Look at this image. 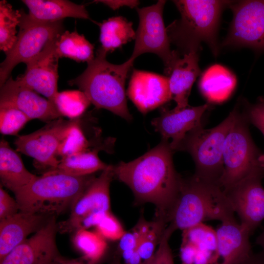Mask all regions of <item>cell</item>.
I'll list each match as a JSON object with an SVG mask.
<instances>
[{"instance_id":"cell-1","label":"cell","mask_w":264,"mask_h":264,"mask_svg":"<svg viewBox=\"0 0 264 264\" xmlns=\"http://www.w3.org/2000/svg\"><path fill=\"white\" fill-rule=\"evenodd\" d=\"M173 152L169 141L162 140L139 157L112 165L113 177L130 187L134 196V204H154L155 218L168 224L183 179L174 167Z\"/></svg>"},{"instance_id":"cell-2","label":"cell","mask_w":264,"mask_h":264,"mask_svg":"<svg viewBox=\"0 0 264 264\" xmlns=\"http://www.w3.org/2000/svg\"><path fill=\"white\" fill-rule=\"evenodd\" d=\"M107 54L100 46L84 71L68 84L78 87L96 108L107 110L130 121L132 116L127 106L125 84L134 61L129 58L122 64H113L107 60Z\"/></svg>"},{"instance_id":"cell-3","label":"cell","mask_w":264,"mask_h":264,"mask_svg":"<svg viewBox=\"0 0 264 264\" xmlns=\"http://www.w3.org/2000/svg\"><path fill=\"white\" fill-rule=\"evenodd\" d=\"M180 18L167 28L171 43L181 56L192 51H199L205 42L216 56L219 52L217 35L222 10L231 1L177 0L173 1Z\"/></svg>"},{"instance_id":"cell-4","label":"cell","mask_w":264,"mask_h":264,"mask_svg":"<svg viewBox=\"0 0 264 264\" xmlns=\"http://www.w3.org/2000/svg\"><path fill=\"white\" fill-rule=\"evenodd\" d=\"M222 189L194 175L182 179L179 195L169 215L168 224L182 231L209 220L235 219Z\"/></svg>"},{"instance_id":"cell-5","label":"cell","mask_w":264,"mask_h":264,"mask_svg":"<svg viewBox=\"0 0 264 264\" xmlns=\"http://www.w3.org/2000/svg\"><path fill=\"white\" fill-rule=\"evenodd\" d=\"M95 177L47 171L15 193V199L21 211L56 217L70 208Z\"/></svg>"},{"instance_id":"cell-6","label":"cell","mask_w":264,"mask_h":264,"mask_svg":"<svg viewBox=\"0 0 264 264\" xmlns=\"http://www.w3.org/2000/svg\"><path fill=\"white\" fill-rule=\"evenodd\" d=\"M238 110L239 107H235L222 122L213 128L205 129L202 125L197 127L189 132L180 144L177 151H186L191 154L196 166L194 175L197 177L219 185L223 172L224 141Z\"/></svg>"},{"instance_id":"cell-7","label":"cell","mask_w":264,"mask_h":264,"mask_svg":"<svg viewBox=\"0 0 264 264\" xmlns=\"http://www.w3.org/2000/svg\"><path fill=\"white\" fill-rule=\"evenodd\" d=\"M244 113L238 110L225 139L223 172L219 185L225 190L246 176L255 167L264 163V154L254 144Z\"/></svg>"},{"instance_id":"cell-8","label":"cell","mask_w":264,"mask_h":264,"mask_svg":"<svg viewBox=\"0 0 264 264\" xmlns=\"http://www.w3.org/2000/svg\"><path fill=\"white\" fill-rule=\"evenodd\" d=\"M19 31L12 48L6 52V57L0 64V86L10 77L13 68L19 64H26L38 55L50 41L64 32L63 20L42 22L31 19L20 10Z\"/></svg>"},{"instance_id":"cell-9","label":"cell","mask_w":264,"mask_h":264,"mask_svg":"<svg viewBox=\"0 0 264 264\" xmlns=\"http://www.w3.org/2000/svg\"><path fill=\"white\" fill-rule=\"evenodd\" d=\"M165 3V0H160L152 5L136 8L139 24L135 32L133 50L130 58L134 61L142 54H155L162 60L165 73L168 77L174 63L180 56L170 47L163 18Z\"/></svg>"},{"instance_id":"cell-10","label":"cell","mask_w":264,"mask_h":264,"mask_svg":"<svg viewBox=\"0 0 264 264\" xmlns=\"http://www.w3.org/2000/svg\"><path fill=\"white\" fill-rule=\"evenodd\" d=\"M264 163L255 167L246 176L223 190L240 224L251 234L264 220Z\"/></svg>"},{"instance_id":"cell-11","label":"cell","mask_w":264,"mask_h":264,"mask_svg":"<svg viewBox=\"0 0 264 264\" xmlns=\"http://www.w3.org/2000/svg\"><path fill=\"white\" fill-rule=\"evenodd\" d=\"M73 120L61 117L33 132L18 136L14 141L16 151L32 157L37 168L45 169V172L55 170L60 161L57 154L60 143Z\"/></svg>"},{"instance_id":"cell-12","label":"cell","mask_w":264,"mask_h":264,"mask_svg":"<svg viewBox=\"0 0 264 264\" xmlns=\"http://www.w3.org/2000/svg\"><path fill=\"white\" fill-rule=\"evenodd\" d=\"M233 19L222 45L264 50V0L231 1Z\"/></svg>"},{"instance_id":"cell-13","label":"cell","mask_w":264,"mask_h":264,"mask_svg":"<svg viewBox=\"0 0 264 264\" xmlns=\"http://www.w3.org/2000/svg\"><path fill=\"white\" fill-rule=\"evenodd\" d=\"M113 178L112 165H109L74 201L68 218L58 223V231L74 233L88 218L110 211V186Z\"/></svg>"},{"instance_id":"cell-14","label":"cell","mask_w":264,"mask_h":264,"mask_svg":"<svg viewBox=\"0 0 264 264\" xmlns=\"http://www.w3.org/2000/svg\"><path fill=\"white\" fill-rule=\"evenodd\" d=\"M58 231L56 216L29 238H27L0 261V264H44L61 258L55 237Z\"/></svg>"},{"instance_id":"cell-15","label":"cell","mask_w":264,"mask_h":264,"mask_svg":"<svg viewBox=\"0 0 264 264\" xmlns=\"http://www.w3.org/2000/svg\"><path fill=\"white\" fill-rule=\"evenodd\" d=\"M58 37L49 42L41 52L27 62L24 73L16 79L21 85L42 94L54 104L58 92L60 58L56 50V41Z\"/></svg>"},{"instance_id":"cell-16","label":"cell","mask_w":264,"mask_h":264,"mask_svg":"<svg viewBox=\"0 0 264 264\" xmlns=\"http://www.w3.org/2000/svg\"><path fill=\"white\" fill-rule=\"evenodd\" d=\"M127 94L139 111L144 114L172 99L169 77L135 69Z\"/></svg>"},{"instance_id":"cell-17","label":"cell","mask_w":264,"mask_h":264,"mask_svg":"<svg viewBox=\"0 0 264 264\" xmlns=\"http://www.w3.org/2000/svg\"><path fill=\"white\" fill-rule=\"evenodd\" d=\"M0 103L16 107L30 120L38 119L48 123L63 117L55 104L11 77L0 87Z\"/></svg>"},{"instance_id":"cell-18","label":"cell","mask_w":264,"mask_h":264,"mask_svg":"<svg viewBox=\"0 0 264 264\" xmlns=\"http://www.w3.org/2000/svg\"><path fill=\"white\" fill-rule=\"evenodd\" d=\"M209 106L208 104L189 106L180 110L162 108L160 116L153 119L151 123L161 135L162 140L172 139L170 145L175 152L189 132L202 125V117Z\"/></svg>"},{"instance_id":"cell-19","label":"cell","mask_w":264,"mask_h":264,"mask_svg":"<svg viewBox=\"0 0 264 264\" xmlns=\"http://www.w3.org/2000/svg\"><path fill=\"white\" fill-rule=\"evenodd\" d=\"M217 254L214 264H244L252 257L251 234L236 219L225 220L216 230Z\"/></svg>"},{"instance_id":"cell-20","label":"cell","mask_w":264,"mask_h":264,"mask_svg":"<svg viewBox=\"0 0 264 264\" xmlns=\"http://www.w3.org/2000/svg\"><path fill=\"white\" fill-rule=\"evenodd\" d=\"M51 216L20 211L0 221V261L14 248L39 230Z\"/></svg>"},{"instance_id":"cell-21","label":"cell","mask_w":264,"mask_h":264,"mask_svg":"<svg viewBox=\"0 0 264 264\" xmlns=\"http://www.w3.org/2000/svg\"><path fill=\"white\" fill-rule=\"evenodd\" d=\"M199 51H192L179 57L174 63L170 75L169 85L172 98L176 103V110L188 105L192 87L201 71L198 66Z\"/></svg>"},{"instance_id":"cell-22","label":"cell","mask_w":264,"mask_h":264,"mask_svg":"<svg viewBox=\"0 0 264 264\" xmlns=\"http://www.w3.org/2000/svg\"><path fill=\"white\" fill-rule=\"evenodd\" d=\"M29 9L28 16L42 22H54L66 18L89 19L88 13L83 5L66 0H23Z\"/></svg>"},{"instance_id":"cell-23","label":"cell","mask_w":264,"mask_h":264,"mask_svg":"<svg viewBox=\"0 0 264 264\" xmlns=\"http://www.w3.org/2000/svg\"><path fill=\"white\" fill-rule=\"evenodd\" d=\"M37 176L29 172L17 151L2 139L0 142V184L14 194L29 184Z\"/></svg>"},{"instance_id":"cell-24","label":"cell","mask_w":264,"mask_h":264,"mask_svg":"<svg viewBox=\"0 0 264 264\" xmlns=\"http://www.w3.org/2000/svg\"><path fill=\"white\" fill-rule=\"evenodd\" d=\"M237 83L235 74L220 64H214L201 74L198 87L203 96L210 102L220 103L226 100Z\"/></svg>"},{"instance_id":"cell-25","label":"cell","mask_w":264,"mask_h":264,"mask_svg":"<svg viewBox=\"0 0 264 264\" xmlns=\"http://www.w3.org/2000/svg\"><path fill=\"white\" fill-rule=\"evenodd\" d=\"M99 26L101 46L107 53L135 39L132 22L123 17L110 18Z\"/></svg>"},{"instance_id":"cell-26","label":"cell","mask_w":264,"mask_h":264,"mask_svg":"<svg viewBox=\"0 0 264 264\" xmlns=\"http://www.w3.org/2000/svg\"><path fill=\"white\" fill-rule=\"evenodd\" d=\"M98 150H89L60 159L54 170L76 176L93 174L106 169L109 166L99 158Z\"/></svg>"},{"instance_id":"cell-27","label":"cell","mask_w":264,"mask_h":264,"mask_svg":"<svg viewBox=\"0 0 264 264\" xmlns=\"http://www.w3.org/2000/svg\"><path fill=\"white\" fill-rule=\"evenodd\" d=\"M93 45L76 31H65L56 41V53L59 58L65 57L77 62L87 63L94 58Z\"/></svg>"},{"instance_id":"cell-28","label":"cell","mask_w":264,"mask_h":264,"mask_svg":"<svg viewBox=\"0 0 264 264\" xmlns=\"http://www.w3.org/2000/svg\"><path fill=\"white\" fill-rule=\"evenodd\" d=\"M136 225L140 234L136 249L144 262L150 259L155 253L168 224L158 218L148 221L141 216Z\"/></svg>"},{"instance_id":"cell-29","label":"cell","mask_w":264,"mask_h":264,"mask_svg":"<svg viewBox=\"0 0 264 264\" xmlns=\"http://www.w3.org/2000/svg\"><path fill=\"white\" fill-rule=\"evenodd\" d=\"M72 243L83 257L92 261H103L108 250V243L97 232L88 229L73 233Z\"/></svg>"},{"instance_id":"cell-30","label":"cell","mask_w":264,"mask_h":264,"mask_svg":"<svg viewBox=\"0 0 264 264\" xmlns=\"http://www.w3.org/2000/svg\"><path fill=\"white\" fill-rule=\"evenodd\" d=\"M21 16L20 10H15L4 0L0 1V49L5 53L10 50L17 40V26Z\"/></svg>"},{"instance_id":"cell-31","label":"cell","mask_w":264,"mask_h":264,"mask_svg":"<svg viewBox=\"0 0 264 264\" xmlns=\"http://www.w3.org/2000/svg\"><path fill=\"white\" fill-rule=\"evenodd\" d=\"M90 103L86 94L81 90L58 92L54 101L62 116H66L71 119L80 116Z\"/></svg>"},{"instance_id":"cell-32","label":"cell","mask_w":264,"mask_h":264,"mask_svg":"<svg viewBox=\"0 0 264 264\" xmlns=\"http://www.w3.org/2000/svg\"><path fill=\"white\" fill-rule=\"evenodd\" d=\"M89 142L79 125L77 118L67 131L58 151L61 158L88 150Z\"/></svg>"},{"instance_id":"cell-33","label":"cell","mask_w":264,"mask_h":264,"mask_svg":"<svg viewBox=\"0 0 264 264\" xmlns=\"http://www.w3.org/2000/svg\"><path fill=\"white\" fill-rule=\"evenodd\" d=\"M31 120L16 107L0 103V131L4 135H17L27 122Z\"/></svg>"},{"instance_id":"cell-34","label":"cell","mask_w":264,"mask_h":264,"mask_svg":"<svg viewBox=\"0 0 264 264\" xmlns=\"http://www.w3.org/2000/svg\"><path fill=\"white\" fill-rule=\"evenodd\" d=\"M95 231L105 240L119 241L126 231L111 212H108L95 227Z\"/></svg>"},{"instance_id":"cell-35","label":"cell","mask_w":264,"mask_h":264,"mask_svg":"<svg viewBox=\"0 0 264 264\" xmlns=\"http://www.w3.org/2000/svg\"><path fill=\"white\" fill-rule=\"evenodd\" d=\"M175 230L170 225L166 228L153 256L142 264H175L169 241Z\"/></svg>"},{"instance_id":"cell-36","label":"cell","mask_w":264,"mask_h":264,"mask_svg":"<svg viewBox=\"0 0 264 264\" xmlns=\"http://www.w3.org/2000/svg\"><path fill=\"white\" fill-rule=\"evenodd\" d=\"M249 123L258 129L264 136V98L260 97L254 104H246L244 112Z\"/></svg>"},{"instance_id":"cell-37","label":"cell","mask_w":264,"mask_h":264,"mask_svg":"<svg viewBox=\"0 0 264 264\" xmlns=\"http://www.w3.org/2000/svg\"><path fill=\"white\" fill-rule=\"evenodd\" d=\"M20 211L16 199L12 198L2 188L0 187V221L8 219Z\"/></svg>"},{"instance_id":"cell-38","label":"cell","mask_w":264,"mask_h":264,"mask_svg":"<svg viewBox=\"0 0 264 264\" xmlns=\"http://www.w3.org/2000/svg\"><path fill=\"white\" fill-rule=\"evenodd\" d=\"M140 239L138 228L136 225L132 230L126 231L119 239L117 253L120 255L126 251H133L137 249Z\"/></svg>"},{"instance_id":"cell-39","label":"cell","mask_w":264,"mask_h":264,"mask_svg":"<svg viewBox=\"0 0 264 264\" xmlns=\"http://www.w3.org/2000/svg\"><path fill=\"white\" fill-rule=\"evenodd\" d=\"M96 2L102 3L111 9L115 10L123 6L133 8L137 7L139 2L138 0H95Z\"/></svg>"},{"instance_id":"cell-40","label":"cell","mask_w":264,"mask_h":264,"mask_svg":"<svg viewBox=\"0 0 264 264\" xmlns=\"http://www.w3.org/2000/svg\"><path fill=\"white\" fill-rule=\"evenodd\" d=\"M103 261H92L87 260L84 257L74 259H66L63 258L61 264H101Z\"/></svg>"},{"instance_id":"cell-41","label":"cell","mask_w":264,"mask_h":264,"mask_svg":"<svg viewBox=\"0 0 264 264\" xmlns=\"http://www.w3.org/2000/svg\"><path fill=\"white\" fill-rule=\"evenodd\" d=\"M143 261L137 249L133 253L131 257L124 264H142Z\"/></svg>"},{"instance_id":"cell-42","label":"cell","mask_w":264,"mask_h":264,"mask_svg":"<svg viewBox=\"0 0 264 264\" xmlns=\"http://www.w3.org/2000/svg\"><path fill=\"white\" fill-rule=\"evenodd\" d=\"M256 243L261 247L264 254V230L257 237Z\"/></svg>"},{"instance_id":"cell-43","label":"cell","mask_w":264,"mask_h":264,"mask_svg":"<svg viewBox=\"0 0 264 264\" xmlns=\"http://www.w3.org/2000/svg\"><path fill=\"white\" fill-rule=\"evenodd\" d=\"M244 264H264V262L259 258H256L254 256Z\"/></svg>"},{"instance_id":"cell-44","label":"cell","mask_w":264,"mask_h":264,"mask_svg":"<svg viewBox=\"0 0 264 264\" xmlns=\"http://www.w3.org/2000/svg\"><path fill=\"white\" fill-rule=\"evenodd\" d=\"M110 264H122L120 261V260H119V257L118 256H115L113 259V260L111 262V263H110Z\"/></svg>"},{"instance_id":"cell-45","label":"cell","mask_w":264,"mask_h":264,"mask_svg":"<svg viewBox=\"0 0 264 264\" xmlns=\"http://www.w3.org/2000/svg\"><path fill=\"white\" fill-rule=\"evenodd\" d=\"M63 258V257H62L61 258L59 259V260L52 261L48 263H46L44 264H61V260Z\"/></svg>"}]
</instances>
